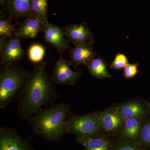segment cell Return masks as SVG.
Returning a JSON list of instances; mask_svg holds the SVG:
<instances>
[{
	"label": "cell",
	"instance_id": "20",
	"mask_svg": "<svg viewBox=\"0 0 150 150\" xmlns=\"http://www.w3.org/2000/svg\"><path fill=\"white\" fill-rule=\"evenodd\" d=\"M14 28L11 23V16L0 21V46L8 38L12 37Z\"/></svg>",
	"mask_w": 150,
	"mask_h": 150
},
{
	"label": "cell",
	"instance_id": "19",
	"mask_svg": "<svg viewBox=\"0 0 150 150\" xmlns=\"http://www.w3.org/2000/svg\"><path fill=\"white\" fill-rule=\"evenodd\" d=\"M46 54V50L42 45L38 43L30 46L28 51V56L30 62L35 64L43 62Z\"/></svg>",
	"mask_w": 150,
	"mask_h": 150
},
{
	"label": "cell",
	"instance_id": "10",
	"mask_svg": "<svg viewBox=\"0 0 150 150\" xmlns=\"http://www.w3.org/2000/svg\"><path fill=\"white\" fill-rule=\"evenodd\" d=\"M70 61L74 69L80 65L86 67L98 54L94 50L93 44L84 43L74 46L70 49Z\"/></svg>",
	"mask_w": 150,
	"mask_h": 150
},
{
	"label": "cell",
	"instance_id": "18",
	"mask_svg": "<svg viewBox=\"0 0 150 150\" xmlns=\"http://www.w3.org/2000/svg\"><path fill=\"white\" fill-rule=\"evenodd\" d=\"M141 132V124L139 118L126 119L124 121L123 134L129 139H135L139 137Z\"/></svg>",
	"mask_w": 150,
	"mask_h": 150
},
{
	"label": "cell",
	"instance_id": "11",
	"mask_svg": "<svg viewBox=\"0 0 150 150\" xmlns=\"http://www.w3.org/2000/svg\"><path fill=\"white\" fill-rule=\"evenodd\" d=\"M46 25L37 19L30 17L25 19L14 35L21 39H27L36 37L38 34L43 32Z\"/></svg>",
	"mask_w": 150,
	"mask_h": 150
},
{
	"label": "cell",
	"instance_id": "14",
	"mask_svg": "<svg viewBox=\"0 0 150 150\" xmlns=\"http://www.w3.org/2000/svg\"><path fill=\"white\" fill-rule=\"evenodd\" d=\"M86 67L88 68L90 74L94 77L105 79L112 77L108 72L105 60L98 54Z\"/></svg>",
	"mask_w": 150,
	"mask_h": 150
},
{
	"label": "cell",
	"instance_id": "4",
	"mask_svg": "<svg viewBox=\"0 0 150 150\" xmlns=\"http://www.w3.org/2000/svg\"><path fill=\"white\" fill-rule=\"evenodd\" d=\"M100 114L96 112L82 115L70 114L65 123L66 134L76 137L98 136L100 129Z\"/></svg>",
	"mask_w": 150,
	"mask_h": 150
},
{
	"label": "cell",
	"instance_id": "5",
	"mask_svg": "<svg viewBox=\"0 0 150 150\" xmlns=\"http://www.w3.org/2000/svg\"><path fill=\"white\" fill-rule=\"evenodd\" d=\"M71 61L64 59L61 55L52 68L51 80L54 83L73 86L81 75L79 71H73Z\"/></svg>",
	"mask_w": 150,
	"mask_h": 150
},
{
	"label": "cell",
	"instance_id": "13",
	"mask_svg": "<svg viewBox=\"0 0 150 150\" xmlns=\"http://www.w3.org/2000/svg\"><path fill=\"white\" fill-rule=\"evenodd\" d=\"M77 141L86 150H112L109 140L105 137L96 136L76 137Z\"/></svg>",
	"mask_w": 150,
	"mask_h": 150
},
{
	"label": "cell",
	"instance_id": "24",
	"mask_svg": "<svg viewBox=\"0 0 150 150\" xmlns=\"http://www.w3.org/2000/svg\"><path fill=\"white\" fill-rule=\"evenodd\" d=\"M114 150H142L134 143L122 142L117 145Z\"/></svg>",
	"mask_w": 150,
	"mask_h": 150
},
{
	"label": "cell",
	"instance_id": "6",
	"mask_svg": "<svg viewBox=\"0 0 150 150\" xmlns=\"http://www.w3.org/2000/svg\"><path fill=\"white\" fill-rule=\"evenodd\" d=\"M21 39L15 35L7 39L0 46L1 65L5 66L18 64L23 60L25 53Z\"/></svg>",
	"mask_w": 150,
	"mask_h": 150
},
{
	"label": "cell",
	"instance_id": "15",
	"mask_svg": "<svg viewBox=\"0 0 150 150\" xmlns=\"http://www.w3.org/2000/svg\"><path fill=\"white\" fill-rule=\"evenodd\" d=\"M117 108L124 121L130 118H139L144 114L142 105L137 102L124 103Z\"/></svg>",
	"mask_w": 150,
	"mask_h": 150
},
{
	"label": "cell",
	"instance_id": "26",
	"mask_svg": "<svg viewBox=\"0 0 150 150\" xmlns=\"http://www.w3.org/2000/svg\"><path fill=\"white\" fill-rule=\"evenodd\" d=\"M149 106H150V104L149 105Z\"/></svg>",
	"mask_w": 150,
	"mask_h": 150
},
{
	"label": "cell",
	"instance_id": "25",
	"mask_svg": "<svg viewBox=\"0 0 150 150\" xmlns=\"http://www.w3.org/2000/svg\"><path fill=\"white\" fill-rule=\"evenodd\" d=\"M7 1H8V0H0V2H1V4H3Z\"/></svg>",
	"mask_w": 150,
	"mask_h": 150
},
{
	"label": "cell",
	"instance_id": "22",
	"mask_svg": "<svg viewBox=\"0 0 150 150\" xmlns=\"http://www.w3.org/2000/svg\"><path fill=\"white\" fill-rule=\"evenodd\" d=\"M139 63L128 64L123 69V75L124 78L127 79H132L135 77L139 72Z\"/></svg>",
	"mask_w": 150,
	"mask_h": 150
},
{
	"label": "cell",
	"instance_id": "21",
	"mask_svg": "<svg viewBox=\"0 0 150 150\" xmlns=\"http://www.w3.org/2000/svg\"><path fill=\"white\" fill-rule=\"evenodd\" d=\"M128 58L126 55L121 53L116 54L113 62L109 64L111 69L118 70L124 69L129 64Z\"/></svg>",
	"mask_w": 150,
	"mask_h": 150
},
{
	"label": "cell",
	"instance_id": "7",
	"mask_svg": "<svg viewBox=\"0 0 150 150\" xmlns=\"http://www.w3.org/2000/svg\"><path fill=\"white\" fill-rule=\"evenodd\" d=\"M0 150H34L29 142L21 137L16 129L0 128Z\"/></svg>",
	"mask_w": 150,
	"mask_h": 150
},
{
	"label": "cell",
	"instance_id": "1",
	"mask_svg": "<svg viewBox=\"0 0 150 150\" xmlns=\"http://www.w3.org/2000/svg\"><path fill=\"white\" fill-rule=\"evenodd\" d=\"M47 61L34 65L17 96L18 110L23 120H27L56 99L57 93L46 71Z\"/></svg>",
	"mask_w": 150,
	"mask_h": 150
},
{
	"label": "cell",
	"instance_id": "17",
	"mask_svg": "<svg viewBox=\"0 0 150 150\" xmlns=\"http://www.w3.org/2000/svg\"><path fill=\"white\" fill-rule=\"evenodd\" d=\"M47 0H31L32 17L46 25L49 23L47 18Z\"/></svg>",
	"mask_w": 150,
	"mask_h": 150
},
{
	"label": "cell",
	"instance_id": "12",
	"mask_svg": "<svg viewBox=\"0 0 150 150\" xmlns=\"http://www.w3.org/2000/svg\"><path fill=\"white\" fill-rule=\"evenodd\" d=\"M124 121L117 108L108 109L100 114V129L107 133L118 130Z\"/></svg>",
	"mask_w": 150,
	"mask_h": 150
},
{
	"label": "cell",
	"instance_id": "8",
	"mask_svg": "<svg viewBox=\"0 0 150 150\" xmlns=\"http://www.w3.org/2000/svg\"><path fill=\"white\" fill-rule=\"evenodd\" d=\"M43 37L46 43L54 46L61 55L65 51L71 49L69 40L67 38L64 30L48 23L44 31Z\"/></svg>",
	"mask_w": 150,
	"mask_h": 150
},
{
	"label": "cell",
	"instance_id": "16",
	"mask_svg": "<svg viewBox=\"0 0 150 150\" xmlns=\"http://www.w3.org/2000/svg\"><path fill=\"white\" fill-rule=\"evenodd\" d=\"M10 9L15 16L26 18L32 17L31 0H11Z\"/></svg>",
	"mask_w": 150,
	"mask_h": 150
},
{
	"label": "cell",
	"instance_id": "3",
	"mask_svg": "<svg viewBox=\"0 0 150 150\" xmlns=\"http://www.w3.org/2000/svg\"><path fill=\"white\" fill-rule=\"evenodd\" d=\"M30 71L18 64L4 66L0 74V108L4 109L17 98Z\"/></svg>",
	"mask_w": 150,
	"mask_h": 150
},
{
	"label": "cell",
	"instance_id": "2",
	"mask_svg": "<svg viewBox=\"0 0 150 150\" xmlns=\"http://www.w3.org/2000/svg\"><path fill=\"white\" fill-rule=\"evenodd\" d=\"M71 114L69 105L63 102L41 109L28 121L34 134L47 141L59 142L66 134L65 123Z\"/></svg>",
	"mask_w": 150,
	"mask_h": 150
},
{
	"label": "cell",
	"instance_id": "9",
	"mask_svg": "<svg viewBox=\"0 0 150 150\" xmlns=\"http://www.w3.org/2000/svg\"><path fill=\"white\" fill-rule=\"evenodd\" d=\"M64 30L67 38L74 46L94 42L93 34L86 23L69 25Z\"/></svg>",
	"mask_w": 150,
	"mask_h": 150
},
{
	"label": "cell",
	"instance_id": "23",
	"mask_svg": "<svg viewBox=\"0 0 150 150\" xmlns=\"http://www.w3.org/2000/svg\"><path fill=\"white\" fill-rule=\"evenodd\" d=\"M141 139L146 144L150 145V123L146 124L141 130Z\"/></svg>",
	"mask_w": 150,
	"mask_h": 150
}]
</instances>
